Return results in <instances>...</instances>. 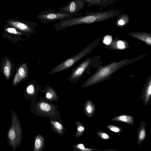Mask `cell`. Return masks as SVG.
<instances>
[{"label": "cell", "mask_w": 151, "mask_h": 151, "mask_svg": "<svg viewBox=\"0 0 151 151\" xmlns=\"http://www.w3.org/2000/svg\"><path fill=\"white\" fill-rule=\"evenodd\" d=\"M146 124L144 120L141 121L137 130V142L140 145L147 137Z\"/></svg>", "instance_id": "9a60e30c"}, {"label": "cell", "mask_w": 151, "mask_h": 151, "mask_svg": "<svg viewBox=\"0 0 151 151\" xmlns=\"http://www.w3.org/2000/svg\"><path fill=\"white\" fill-rule=\"evenodd\" d=\"M132 60L128 59L115 62L101 67L86 80L82 85L81 87H86L104 81L117 70L127 65Z\"/></svg>", "instance_id": "6da1fadb"}, {"label": "cell", "mask_w": 151, "mask_h": 151, "mask_svg": "<svg viewBox=\"0 0 151 151\" xmlns=\"http://www.w3.org/2000/svg\"><path fill=\"white\" fill-rule=\"evenodd\" d=\"M40 91L45 93V96L42 98L48 101L51 102L57 101L59 100V97L55 90L51 86L46 85L43 90L41 88Z\"/></svg>", "instance_id": "7c38bea8"}, {"label": "cell", "mask_w": 151, "mask_h": 151, "mask_svg": "<svg viewBox=\"0 0 151 151\" xmlns=\"http://www.w3.org/2000/svg\"><path fill=\"white\" fill-rule=\"evenodd\" d=\"M74 16V14L66 12L49 9L42 12L37 16V17L40 20L39 23H42L60 21Z\"/></svg>", "instance_id": "5b68a950"}, {"label": "cell", "mask_w": 151, "mask_h": 151, "mask_svg": "<svg viewBox=\"0 0 151 151\" xmlns=\"http://www.w3.org/2000/svg\"><path fill=\"white\" fill-rule=\"evenodd\" d=\"M49 124L51 129L58 135L62 136L65 134L67 129L63 124L60 118H49Z\"/></svg>", "instance_id": "8fae6325"}, {"label": "cell", "mask_w": 151, "mask_h": 151, "mask_svg": "<svg viewBox=\"0 0 151 151\" xmlns=\"http://www.w3.org/2000/svg\"><path fill=\"white\" fill-rule=\"evenodd\" d=\"M118 24L119 25H122L124 24V22L123 20L121 19L119 21Z\"/></svg>", "instance_id": "4316f807"}, {"label": "cell", "mask_w": 151, "mask_h": 151, "mask_svg": "<svg viewBox=\"0 0 151 151\" xmlns=\"http://www.w3.org/2000/svg\"><path fill=\"white\" fill-rule=\"evenodd\" d=\"M132 36L139 40L143 41L147 44L151 45V37L150 35L144 33H134Z\"/></svg>", "instance_id": "d6986e66"}, {"label": "cell", "mask_w": 151, "mask_h": 151, "mask_svg": "<svg viewBox=\"0 0 151 151\" xmlns=\"http://www.w3.org/2000/svg\"><path fill=\"white\" fill-rule=\"evenodd\" d=\"M93 44H90L84 49L71 57L69 58L53 68L49 74H53L68 69L84 56L89 54L93 48Z\"/></svg>", "instance_id": "277c9868"}, {"label": "cell", "mask_w": 151, "mask_h": 151, "mask_svg": "<svg viewBox=\"0 0 151 151\" xmlns=\"http://www.w3.org/2000/svg\"><path fill=\"white\" fill-rule=\"evenodd\" d=\"M84 2L83 0H70L67 5L60 8L59 11L70 13L75 16H79L82 14L78 12L83 7Z\"/></svg>", "instance_id": "ba28073f"}, {"label": "cell", "mask_w": 151, "mask_h": 151, "mask_svg": "<svg viewBox=\"0 0 151 151\" xmlns=\"http://www.w3.org/2000/svg\"><path fill=\"white\" fill-rule=\"evenodd\" d=\"M95 110V106L93 101L88 99L86 101L84 106V112L86 116L91 118L93 115Z\"/></svg>", "instance_id": "ac0fdd59"}, {"label": "cell", "mask_w": 151, "mask_h": 151, "mask_svg": "<svg viewBox=\"0 0 151 151\" xmlns=\"http://www.w3.org/2000/svg\"><path fill=\"white\" fill-rule=\"evenodd\" d=\"M1 65L3 74L6 80L8 81L11 77L14 65L10 59L6 57L2 59Z\"/></svg>", "instance_id": "4fadbf2b"}, {"label": "cell", "mask_w": 151, "mask_h": 151, "mask_svg": "<svg viewBox=\"0 0 151 151\" xmlns=\"http://www.w3.org/2000/svg\"><path fill=\"white\" fill-rule=\"evenodd\" d=\"M39 101H31V112L37 116L45 117L49 118H60V112L58 110V106L39 97Z\"/></svg>", "instance_id": "7a4b0ae2"}, {"label": "cell", "mask_w": 151, "mask_h": 151, "mask_svg": "<svg viewBox=\"0 0 151 151\" xmlns=\"http://www.w3.org/2000/svg\"><path fill=\"white\" fill-rule=\"evenodd\" d=\"M58 0L59 1V0Z\"/></svg>", "instance_id": "83f0119b"}, {"label": "cell", "mask_w": 151, "mask_h": 151, "mask_svg": "<svg viewBox=\"0 0 151 151\" xmlns=\"http://www.w3.org/2000/svg\"><path fill=\"white\" fill-rule=\"evenodd\" d=\"M116 46L117 48L119 50H122L126 48L125 43L122 40H118L116 43Z\"/></svg>", "instance_id": "d4e9b609"}, {"label": "cell", "mask_w": 151, "mask_h": 151, "mask_svg": "<svg viewBox=\"0 0 151 151\" xmlns=\"http://www.w3.org/2000/svg\"><path fill=\"white\" fill-rule=\"evenodd\" d=\"M151 78L146 83L143 88L141 97L143 101V105L146 106L150 104L151 101Z\"/></svg>", "instance_id": "5bb4252c"}, {"label": "cell", "mask_w": 151, "mask_h": 151, "mask_svg": "<svg viewBox=\"0 0 151 151\" xmlns=\"http://www.w3.org/2000/svg\"><path fill=\"white\" fill-rule=\"evenodd\" d=\"M106 127L110 130L116 133H120L123 130L120 127L111 124L107 125Z\"/></svg>", "instance_id": "cb8c5ba5"}, {"label": "cell", "mask_w": 151, "mask_h": 151, "mask_svg": "<svg viewBox=\"0 0 151 151\" xmlns=\"http://www.w3.org/2000/svg\"><path fill=\"white\" fill-rule=\"evenodd\" d=\"M91 61V58L86 59L73 69L68 79L69 81L76 83L83 76Z\"/></svg>", "instance_id": "52a82bcc"}, {"label": "cell", "mask_w": 151, "mask_h": 151, "mask_svg": "<svg viewBox=\"0 0 151 151\" xmlns=\"http://www.w3.org/2000/svg\"><path fill=\"white\" fill-rule=\"evenodd\" d=\"M96 133L98 137L102 140L112 139L111 137L108 134L103 130H98L96 132Z\"/></svg>", "instance_id": "603a6c76"}, {"label": "cell", "mask_w": 151, "mask_h": 151, "mask_svg": "<svg viewBox=\"0 0 151 151\" xmlns=\"http://www.w3.org/2000/svg\"><path fill=\"white\" fill-rule=\"evenodd\" d=\"M12 124L7 134L8 143L15 151L19 146L22 136V129L18 117L15 112L11 111Z\"/></svg>", "instance_id": "3957f363"}, {"label": "cell", "mask_w": 151, "mask_h": 151, "mask_svg": "<svg viewBox=\"0 0 151 151\" xmlns=\"http://www.w3.org/2000/svg\"><path fill=\"white\" fill-rule=\"evenodd\" d=\"M77 126V131L75 135L76 138L81 136L84 133L85 127L84 124L80 121L78 120L75 121Z\"/></svg>", "instance_id": "44dd1931"}, {"label": "cell", "mask_w": 151, "mask_h": 151, "mask_svg": "<svg viewBox=\"0 0 151 151\" xmlns=\"http://www.w3.org/2000/svg\"><path fill=\"white\" fill-rule=\"evenodd\" d=\"M111 121L123 122L132 126L134 124V117L129 115L121 114L115 116L111 119Z\"/></svg>", "instance_id": "2e32d148"}, {"label": "cell", "mask_w": 151, "mask_h": 151, "mask_svg": "<svg viewBox=\"0 0 151 151\" xmlns=\"http://www.w3.org/2000/svg\"><path fill=\"white\" fill-rule=\"evenodd\" d=\"M45 139L42 134L37 135L35 139L33 151H43L45 146Z\"/></svg>", "instance_id": "e0dca14e"}, {"label": "cell", "mask_w": 151, "mask_h": 151, "mask_svg": "<svg viewBox=\"0 0 151 151\" xmlns=\"http://www.w3.org/2000/svg\"><path fill=\"white\" fill-rule=\"evenodd\" d=\"M73 151H88L97 150L93 148H87L85 147L82 143H78L73 145Z\"/></svg>", "instance_id": "7402d4cb"}, {"label": "cell", "mask_w": 151, "mask_h": 151, "mask_svg": "<svg viewBox=\"0 0 151 151\" xmlns=\"http://www.w3.org/2000/svg\"><path fill=\"white\" fill-rule=\"evenodd\" d=\"M41 88L35 81H31L28 83L26 88L24 92V96L27 100L31 101H36L39 91Z\"/></svg>", "instance_id": "9c48e42d"}, {"label": "cell", "mask_w": 151, "mask_h": 151, "mask_svg": "<svg viewBox=\"0 0 151 151\" xmlns=\"http://www.w3.org/2000/svg\"><path fill=\"white\" fill-rule=\"evenodd\" d=\"M28 64L22 63L17 68L13 79L12 84L15 86L23 81L28 77Z\"/></svg>", "instance_id": "30bf717a"}, {"label": "cell", "mask_w": 151, "mask_h": 151, "mask_svg": "<svg viewBox=\"0 0 151 151\" xmlns=\"http://www.w3.org/2000/svg\"><path fill=\"white\" fill-rule=\"evenodd\" d=\"M6 22L8 25L15 28L28 36L35 32V28L38 26L37 24L35 22L12 18L7 19Z\"/></svg>", "instance_id": "8992f818"}, {"label": "cell", "mask_w": 151, "mask_h": 151, "mask_svg": "<svg viewBox=\"0 0 151 151\" xmlns=\"http://www.w3.org/2000/svg\"><path fill=\"white\" fill-rule=\"evenodd\" d=\"M112 37L109 35H107L105 36L103 40V42L106 45H109L112 42Z\"/></svg>", "instance_id": "484cf974"}, {"label": "cell", "mask_w": 151, "mask_h": 151, "mask_svg": "<svg viewBox=\"0 0 151 151\" xmlns=\"http://www.w3.org/2000/svg\"><path fill=\"white\" fill-rule=\"evenodd\" d=\"M4 30L5 32L11 35H26L24 33L7 24H6L4 26Z\"/></svg>", "instance_id": "ffe728a7"}]
</instances>
